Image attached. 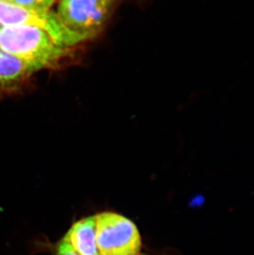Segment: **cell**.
I'll return each instance as SVG.
<instances>
[{"label": "cell", "instance_id": "obj_1", "mask_svg": "<svg viewBox=\"0 0 254 255\" xmlns=\"http://www.w3.org/2000/svg\"><path fill=\"white\" fill-rule=\"evenodd\" d=\"M0 50L28 63L36 71L54 67L68 54L46 31L30 25L0 27Z\"/></svg>", "mask_w": 254, "mask_h": 255}, {"label": "cell", "instance_id": "obj_2", "mask_svg": "<svg viewBox=\"0 0 254 255\" xmlns=\"http://www.w3.org/2000/svg\"><path fill=\"white\" fill-rule=\"evenodd\" d=\"M30 25L46 31L53 41L63 48H69L87 40V37L68 28L51 10L36 11L0 0V27Z\"/></svg>", "mask_w": 254, "mask_h": 255}, {"label": "cell", "instance_id": "obj_3", "mask_svg": "<svg viewBox=\"0 0 254 255\" xmlns=\"http://www.w3.org/2000/svg\"><path fill=\"white\" fill-rule=\"evenodd\" d=\"M96 240L101 255H136L141 238L135 225L122 215L105 212L95 215Z\"/></svg>", "mask_w": 254, "mask_h": 255}, {"label": "cell", "instance_id": "obj_4", "mask_svg": "<svg viewBox=\"0 0 254 255\" xmlns=\"http://www.w3.org/2000/svg\"><path fill=\"white\" fill-rule=\"evenodd\" d=\"M117 0H60L58 17L68 28L87 38L104 27Z\"/></svg>", "mask_w": 254, "mask_h": 255}, {"label": "cell", "instance_id": "obj_5", "mask_svg": "<svg viewBox=\"0 0 254 255\" xmlns=\"http://www.w3.org/2000/svg\"><path fill=\"white\" fill-rule=\"evenodd\" d=\"M64 238L78 255H101L97 245L95 216L75 222Z\"/></svg>", "mask_w": 254, "mask_h": 255}, {"label": "cell", "instance_id": "obj_6", "mask_svg": "<svg viewBox=\"0 0 254 255\" xmlns=\"http://www.w3.org/2000/svg\"><path fill=\"white\" fill-rule=\"evenodd\" d=\"M36 72L35 68L19 58L0 50V85L12 86Z\"/></svg>", "mask_w": 254, "mask_h": 255}, {"label": "cell", "instance_id": "obj_7", "mask_svg": "<svg viewBox=\"0 0 254 255\" xmlns=\"http://www.w3.org/2000/svg\"><path fill=\"white\" fill-rule=\"evenodd\" d=\"M20 7L36 11L50 10L55 0H4Z\"/></svg>", "mask_w": 254, "mask_h": 255}, {"label": "cell", "instance_id": "obj_8", "mask_svg": "<svg viewBox=\"0 0 254 255\" xmlns=\"http://www.w3.org/2000/svg\"><path fill=\"white\" fill-rule=\"evenodd\" d=\"M56 255H78L67 240L63 238L58 245Z\"/></svg>", "mask_w": 254, "mask_h": 255}, {"label": "cell", "instance_id": "obj_9", "mask_svg": "<svg viewBox=\"0 0 254 255\" xmlns=\"http://www.w3.org/2000/svg\"><path fill=\"white\" fill-rule=\"evenodd\" d=\"M143 255V254H138V255Z\"/></svg>", "mask_w": 254, "mask_h": 255}]
</instances>
